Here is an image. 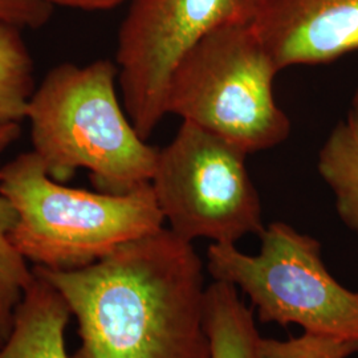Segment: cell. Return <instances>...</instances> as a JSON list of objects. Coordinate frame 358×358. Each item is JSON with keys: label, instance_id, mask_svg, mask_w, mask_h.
Returning a JSON list of instances; mask_svg holds the SVG:
<instances>
[{"label": "cell", "instance_id": "1", "mask_svg": "<svg viewBox=\"0 0 358 358\" xmlns=\"http://www.w3.org/2000/svg\"><path fill=\"white\" fill-rule=\"evenodd\" d=\"M78 325L72 358H211L205 266L170 229L117 247L87 267H32Z\"/></svg>", "mask_w": 358, "mask_h": 358}, {"label": "cell", "instance_id": "3", "mask_svg": "<svg viewBox=\"0 0 358 358\" xmlns=\"http://www.w3.org/2000/svg\"><path fill=\"white\" fill-rule=\"evenodd\" d=\"M0 195L16 215L10 243L41 268L87 267L165 223L152 183L127 194L72 189L51 178L32 150L0 166Z\"/></svg>", "mask_w": 358, "mask_h": 358}, {"label": "cell", "instance_id": "2", "mask_svg": "<svg viewBox=\"0 0 358 358\" xmlns=\"http://www.w3.org/2000/svg\"><path fill=\"white\" fill-rule=\"evenodd\" d=\"M118 68L100 59L52 68L27 105L32 152L65 182L85 169L99 192L127 194L150 183L159 149L143 140L118 93Z\"/></svg>", "mask_w": 358, "mask_h": 358}, {"label": "cell", "instance_id": "16", "mask_svg": "<svg viewBox=\"0 0 358 358\" xmlns=\"http://www.w3.org/2000/svg\"><path fill=\"white\" fill-rule=\"evenodd\" d=\"M51 6L75 8L83 11H103L122 4L127 0H45Z\"/></svg>", "mask_w": 358, "mask_h": 358}, {"label": "cell", "instance_id": "7", "mask_svg": "<svg viewBox=\"0 0 358 358\" xmlns=\"http://www.w3.org/2000/svg\"><path fill=\"white\" fill-rule=\"evenodd\" d=\"M259 0H131L121 23L115 65L121 99L148 140L166 113L169 83L186 52L219 27L251 23Z\"/></svg>", "mask_w": 358, "mask_h": 358}, {"label": "cell", "instance_id": "13", "mask_svg": "<svg viewBox=\"0 0 358 358\" xmlns=\"http://www.w3.org/2000/svg\"><path fill=\"white\" fill-rule=\"evenodd\" d=\"M22 29L0 23V122H22L35 90L34 63Z\"/></svg>", "mask_w": 358, "mask_h": 358}, {"label": "cell", "instance_id": "4", "mask_svg": "<svg viewBox=\"0 0 358 358\" xmlns=\"http://www.w3.org/2000/svg\"><path fill=\"white\" fill-rule=\"evenodd\" d=\"M279 72L252 23L219 27L176 66L166 113L217 134L244 153L268 150L291 134V120L273 97Z\"/></svg>", "mask_w": 358, "mask_h": 358}, {"label": "cell", "instance_id": "6", "mask_svg": "<svg viewBox=\"0 0 358 358\" xmlns=\"http://www.w3.org/2000/svg\"><path fill=\"white\" fill-rule=\"evenodd\" d=\"M241 148L190 122L159 149L152 179L169 229L192 243L236 244L266 229L257 189Z\"/></svg>", "mask_w": 358, "mask_h": 358}, {"label": "cell", "instance_id": "5", "mask_svg": "<svg viewBox=\"0 0 358 358\" xmlns=\"http://www.w3.org/2000/svg\"><path fill=\"white\" fill-rule=\"evenodd\" d=\"M259 239L257 255L236 244H210L207 272L243 292L260 322L358 341V292L333 278L320 242L284 222L269 223Z\"/></svg>", "mask_w": 358, "mask_h": 358}, {"label": "cell", "instance_id": "8", "mask_svg": "<svg viewBox=\"0 0 358 358\" xmlns=\"http://www.w3.org/2000/svg\"><path fill=\"white\" fill-rule=\"evenodd\" d=\"M251 23L279 71L358 51V0H259Z\"/></svg>", "mask_w": 358, "mask_h": 358}, {"label": "cell", "instance_id": "9", "mask_svg": "<svg viewBox=\"0 0 358 358\" xmlns=\"http://www.w3.org/2000/svg\"><path fill=\"white\" fill-rule=\"evenodd\" d=\"M71 316L64 299L34 272L15 310L13 328L0 343V358H71L65 346Z\"/></svg>", "mask_w": 358, "mask_h": 358}, {"label": "cell", "instance_id": "10", "mask_svg": "<svg viewBox=\"0 0 358 358\" xmlns=\"http://www.w3.org/2000/svg\"><path fill=\"white\" fill-rule=\"evenodd\" d=\"M317 171L332 192L340 220L358 238V88L321 146Z\"/></svg>", "mask_w": 358, "mask_h": 358}, {"label": "cell", "instance_id": "11", "mask_svg": "<svg viewBox=\"0 0 358 358\" xmlns=\"http://www.w3.org/2000/svg\"><path fill=\"white\" fill-rule=\"evenodd\" d=\"M205 325L211 358H262V336L254 309L247 307L239 289L229 282H214L206 288Z\"/></svg>", "mask_w": 358, "mask_h": 358}, {"label": "cell", "instance_id": "12", "mask_svg": "<svg viewBox=\"0 0 358 358\" xmlns=\"http://www.w3.org/2000/svg\"><path fill=\"white\" fill-rule=\"evenodd\" d=\"M20 133V122H0V157L13 146ZM15 219L13 207L0 195V343L11 331L15 310L34 279L32 268L8 239Z\"/></svg>", "mask_w": 358, "mask_h": 358}, {"label": "cell", "instance_id": "15", "mask_svg": "<svg viewBox=\"0 0 358 358\" xmlns=\"http://www.w3.org/2000/svg\"><path fill=\"white\" fill-rule=\"evenodd\" d=\"M52 13L53 6L45 0H0V23L22 31L45 26Z\"/></svg>", "mask_w": 358, "mask_h": 358}, {"label": "cell", "instance_id": "14", "mask_svg": "<svg viewBox=\"0 0 358 358\" xmlns=\"http://www.w3.org/2000/svg\"><path fill=\"white\" fill-rule=\"evenodd\" d=\"M358 353V341L312 333L288 340L262 338V358H349Z\"/></svg>", "mask_w": 358, "mask_h": 358}]
</instances>
